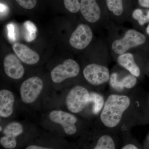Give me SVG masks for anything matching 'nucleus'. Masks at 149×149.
Returning a JSON list of instances; mask_svg holds the SVG:
<instances>
[{
    "instance_id": "f257e3e1",
    "label": "nucleus",
    "mask_w": 149,
    "mask_h": 149,
    "mask_svg": "<svg viewBox=\"0 0 149 149\" xmlns=\"http://www.w3.org/2000/svg\"><path fill=\"white\" fill-rule=\"evenodd\" d=\"M140 102L135 93H111L97 117L95 127L106 130L127 131L139 123Z\"/></svg>"
},
{
    "instance_id": "b1692460",
    "label": "nucleus",
    "mask_w": 149,
    "mask_h": 149,
    "mask_svg": "<svg viewBox=\"0 0 149 149\" xmlns=\"http://www.w3.org/2000/svg\"><path fill=\"white\" fill-rule=\"evenodd\" d=\"M121 149H139V148L134 144L128 143L123 146Z\"/></svg>"
},
{
    "instance_id": "a878e982",
    "label": "nucleus",
    "mask_w": 149,
    "mask_h": 149,
    "mask_svg": "<svg viewBox=\"0 0 149 149\" xmlns=\"http://www.w3.org/2000/svg\"><path fill=\"white\" fill-rule=\"evenodd\" d=\"M145 32H146L145 34L147 35V37H149V23L148 24L147 27H146Z\"/></svg>"
},
{
    "instance_id": "1a4fd4ad",
    "label": "nucleus",
    "mask_w": 149,
    "mask_h": 149,
    "mask_svg": "<svg viewBox=\"0 0 149 149\" xmlns=\"http://www.w3.org/2000/svg\"><path fill=\"white\" fill-rule=\"evenodd\" d=\"M93 37L91 27L88 24L81 23L77 25L71 34L70 38V44L76 49H85L92 42Z\"/></svg>"
},
{
    "instance_id": "412c9836",
    "label": "nucleus",
    "mask_w": 149,
    "mask_h": 149,
    "mask_svg": "<svg viewBox=\"0 0 149 149\" xmlns=\"http://www.w3.org/2000/svg\"><path fill=\"white\" fill-rule=\"evenodd\" d=\"M20 6L26 9H32L37 4V0H16Z\"/></svg>"
},
{
    "instance_id": "f03ea898",
    "label": "nucleus",
    "mask_w": 149,
    "mask_h": 149,
    "mask_svg": "<svg viewBox=\"0 0 149 149\" xmlns=\"http://www.w3.org/2000/svg\"><path fill=\"white\" fill-rule=\"evenodd\" d=\"M98 95L96 91H90L83 85H74L68 91L65 99L67 109L71 113L81 114L87 109L94 116L97 111Z\"/></svg>"
},
{
    "instance_id": "4468645a",
    "label": "nucleus",
    "mask_w": 149,
    "mask_h": 149,
    "mask_svg": "<svg viewBox=\"0 0 149 149\" xmlns=\"http://www.w3.org/2000/svg\"><path fill=\"white\" fill-rule=\"evenodd\" d=\"M15 98L13 93L7 89L0 91V116L8 118L13 113Z\"/></svg>"
},
{
    "instance_id": "9d476101",
    "label": "nucleus",
    "mask_w": 149,
    "mask_h": 149,
    "mask_svg": "<svg viewBox=\"0 0 149 149\" xmlns=\"http://www.w3.org/2000/svg\"><path fill=\"white\" fill-rule=\"evenodd\" d=\"M80 11L85 20L89 23L98 24L103 26L101 10L96 0H81Z\"/></svg>"
},
{
    "instance_id": "cd10ccee",
    "label": "nucleus",
    "mask_w": 149,
    "mask_h": 149,
    "mask_svg": "<svg viewBox=\"0 0 149 149\" xmlns=\"http://www.w3.org/2000/svg\"><path fill=\"white\" fill-rule=\"evenodd\" d=\"M146 13L147 17H148V20L149 22V9L146 11Z\"/></svg>"
},
{
    "instance_id": "7c9ffc66",
    "label": "nucleus",
    "mask_w": 149,
    "mask_h": 149,
    "mask_svg": "<svg viewBox=\"0 0 149 149\" xmlns=\"http://www.w3.org/2000/svg\"></svg>"
},
{
    "instance_id": "dca6fc26",
    "label": "nucleus",
    "mask_w": 149,
    "mask_h": 149,
    "mask_svg": "<svg viewBox=\"0 0 149 149\" xmlns=\"http://www.w3.org/2000/svg\"><path fill=\"white\" fill-rule=\"evenodd\" d=\"M106 3L109 10L116 18L115 23H122L121 17L124 12L123 0H106Z\"/></svg>"
},
{
    "instance_id": "0eeeda50",
    "label": "nucleus",
    "mask_w": 149,
    "mask_h": 149,
    "mask_svg": "<svg viewBox=\"0 0 149 149\" xmlns=\"http://www.w3.org/2000/svg\"><path fill=\"white\" fill-rule=\"evenodd\" d=\"M44 84L40 77L33 76L22 83L19 90L22 101L30 104L36 101L43 91Z\"/></svg>"
},
{
    "instance_id": "4be33fe9",
    "label": "nucleus",
    "mask_w": 149,
    "mask_h": 149,
    "mask_svg": "<svg viewBox=\"0 0 149 149\" xmlns=\"http://www.w3.org/2000/svg\"><path fill=\"white\" fill-rule=\"evenodd\" d=\"M7 28L9 38L10 40H14V29L13 25L11 24H9Z\"/></svg>"
},
{
    "instance_id": "20e7f679",
    "label": "nucleus",
    "mask_w": 149,
    "mask_h": 149,
    "mask_svg": "<svg viewBox=\"0 0 149 149\" xmlns=\"http://www.w3.org/2000/svg\"><path fill=\"white\" fill-rule=\"evenodd\" d=\"M138 80L139 78L120 67V69H114L111 72L108 85L111 93L127 94L136 87Z\"/></svg>"
},
{
    "instance_id": "7ed1b4c3",
    "label": "nucleus",
    "mask_w": 149,
    "mask_h": 149,
    "mask_svg": "<svg viewBox=\"0 0 149 149\" xmlns=\"http://www.w3.org/2000/svg\"><path fill=\"white\" fill-rule=\"evenodd\" d=\"M148 37L145 33L135 29L125 30L122 36L110 38L109 47L112 55L115 58L117 56L131 50L141 48L148 42Z\"/></svg>"
},
{
    "instance_id": "f3484780",
    "label": "nucleus",
    "mask_w": 149,
    "mask_h": 149,
    "mask_svg": "<svg viewBox=\"0 0 149 149\" xmlns=\"http://www.w3.org/2000/svg\"><path fill=\"white\" fill-rule=\"evenodd\" d=\"M93 149H116L114 139L109 134L104 133L99 137Z\"/></svg>"
},
{
    "instance_id": "5701e85b",
    "label": "nucleus",
    "mask_w": 149,
    "mask_h": 149,
    "mask_svg": "<svg viewBox=\"0 0 149 149\" xmlns=\"http://www.w3.org/2000/svg\"><path fill=\"white\" fill-rule=\"evenodd\" d=\"M138 2L141 7L149 9V0H138Z\"/></svg>"
},
{
    "instance_id": "ddd939ff",
    "label": "nucleus",
    "mask_w": 149,
    "mask_h": 149,
    "mask_svg": "<svg viewBox=\"0 0 149 149\" xmlns=\"http://www.w3.org/2000/svg\"><path fill=\"white\" fill-rule=\"evenodd\" d=\"M12 48L16 56L26 64H35L40 61V56L37 52L24 44L15 42L13 45Z\"/></svg>"
},
{
    "instance_id": "6ab92c4d",
    "label": "nucleus",
    "mask_w": 149,
    "mask_h": 149,
    "mask_svg": "<svg viewBox=\"0 0 149 149\" xmlns=\"http://www.w3.org/2000/svg\"><path fill=\"white\" fill-rule=\"evenodd\" d=\"M24 26L26 30L25 40L27 42H31L35 40L36 37L37 31V28L35 24L31 21H27L24 22Z\"/></svg>"
},
{
    "instance_id": "c85d7f7f",
    "label": "nucleus",
    "mask_w": 149,
    "mask_h": 149,
    "mask_svg": "<svg viewBox=\"0 0 149 149\" xmlns=\"http://www.w3.org/2000/svg\"><path fill=\"white\" fill-rule=\"evenodd\" d=\"M2 129H3L2 127L1 126V130H1V131H2V130H3Z\"/></svg>"
},
{
    "instance_id": "bb28decb",
    "label": "nucleus",
    "mask_w": 149,
    "mask_h": 149,
    "mask_svg": "<svg viewBox=\"0 0 149 149\" xmlns=\"http://www.w3.org/2000/svg\"><path fill=\"white\" fill-rule=\"evenodd\" d=\"M6 10V6L2 4H1V13L3 12Z\"/></svg>"
},
{
    "instance_id": "f8f14e48",
    "label": "nucleus",
    "mask_w": 149,
    "mask_h": 149,
    "mask_svg": "<svg viewBox=\"0 0 149 149\" xmlns=\"http://www.w3.org/2000/svg\"><path fill=\"white\" fill-rule=\"evenodd\" d=\"M118 65L139 78L142 74L140 65L136 61V56L131 52H127L117 56L115 58Z\"/></svg>"
},
{
    "instance_id": "423d86ee",
    "label": "nucleus",
    "mask_w": 149,
    "mask_h": 149,
    "mask_svg": "<svg viewBox=\"0 0 149 149\" xmlns=\"http://www.w3.org/2000/svg\"><path fill=\"white\" fill-rule=\"evenodd\" d=\"M52 122L61 125L67 135L72 136L77 133L82 123L76 115L61 110L52 111L49 114Z\"/></svg>"
},
{
    "instance_id": "aec40b11",
    "label": "nucleus",
    "mask_w": 149,
    "mask_h": 149,
    "mask_svg": "<svg viewBox=\"0 0 149 149\" xmlns=\"http://www.w3.org/2000/svg\"><path fill=\"white\" fill-rule=\"evenodd\" d=\"M64 4L66 9L71 13H77L80 11L79 0H64Z\"/></svg>"
},
{
    "instance_id": "6e6552de",
    "label": "nucleus",
    "mask_w": 149,
    "mask_h": 149,
    "mask_svg": "<svg viewBox=\"0 0 149 149\" xmlns=\"http://www.w3.org/2000/svg\"><path fill=\"white\" fill-rule=\"evenodd\" d=\"M80 71V67L78 63L72 59H68L52 70L51 77L54 83L58 84L66 79L77 77Z\"/></svg>"
},
{
    "instance_id": "c756f323",
    "label": "nucleus",
    "mask_w": 149,
    "mask_h": 149,
    "mask_svg": "<svg viewBox=\"0 0 149 149\" xmlns=\"http://www.w3.org/2000/svg\"><path fill=\"white\" fill-rule=\"evenodd\" d=\"M148 72H149V68H148Z\"/></svg>"
},
{
    "instance_id": "a211bd4d",
    "label": "nucleus",
    "mask_w": 149,
    "mask_h": 149,
    "mask_svg": "<svg viewBox=\"0 0 149 149\" xmlns=\"http://www.w3.org/2000/svg\"><path fill=\"white\" fill-rule=\"evenodd\" d=\"M131 16L139 27H143L145 24L149 23L146 13L141 9H136L132 13Z\"/></svg>"
},
{
    "instance_id": "39448f33",
    "label": "nucleus",
    "mask_w": 149,
    "mask_h": 149,
    "mask_svg": "<svg viewBox=\"0 0 149 149\" xmlns=\"http://www.w3.org/2000/svg\"><path fill=\"white\" fill-rule=\"evenodd\" d=\"M83 74L90 85L102 88L108 84L111 71L105 61H102L87 65L83 70Z\"/></svg>"
},
{
    "instance_id": "9b49d317",
    "label": "nucleus",
    "mask_w": 149,
    "mask_h": 149,
    "mask_svg": "<svg viewBox=\"0 0 149 149\" xmlns=\"http://www.w3.org/2000/svg\"><path fill=\"white\" fill-rule=\"evenodd\" d=\"M17 57L13 54H9L6 56L3 61L4 70L6 74L15 80L21 78L24 73V67Z\"/></svg>"
},
{
    "instance_id": "2eb2a0df",
    "label": "nucleus",
    "mask_w": 149,
    "mask_h": 149,
    "mask_svg": "<svg viewBox=\"0 0 149 149\" xmlns=\"http://www.w3.org/2000/svg\"><path fill=\"white\" fill-rule=\"evenodd\" d=\"M23 131V126L20 123L13 121L9 123L5 127L3 131L4 136L2 138L6 141L17 144L16 137L22 134Z\"/></svg>"
},
{
    "instance_id": "393cba45",
    "label": "nucleus",
    "mask_w": 149,
    "mask_h": 149,
    "mask_svg": "<svg viewBox=\"0 0 149 149\" xmlns=\"http://www.w3.org/2000/svg\"><path fill=\"white\" fill-rule=\"evenodd\" d=\"M25 149H53L49 148H44V147L40 146H29L26 148Z\"/></svg>"
}]
</instances>
